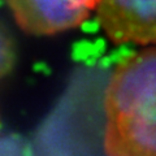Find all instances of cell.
<instances>
[{
    "mask_svg": "<svg viewBox=\"0 0 156 156\" xmlns=\"http://www.w3.org/2000/svg\"><path fill=\"white\" fill-rule=\"evenodd\" d=\"M107 156H156V47L116 66L104 95Z\"/></svg>",
    "mask_w": 156,
    "mask_h": 156,
    "instance_id": "obj_1",
    "label": "cell"
},
{
    "mask_svg": "<svg viewBox=\"0 0 156 156\" xmlns=\"http://www.w3.org/2000/svg\"><path fill=\"white\" fill-rule=\"evenodd\" d=\"M17 25L33 35H53L82 25L98 0H4Z\"/></svg>",
    "mask_w": 156,
    "mask_h": 156,
    "instance_id": "obj_2",
    "label": "cell"
},
{
    "mask_svg": "<svg viewBox=\"0 0 156 156\" xmlns=\"http://www.w3.org/2000/svg\"><path fill=\"white\" fill-rule=\"evenodd\" d=\"M95 13L112 42L156 43V0H98Z\"/></svg>",
    "mask_w": 156,
    "mask_h": 156,
    "instance_id": "obj_3",
    "label": "cell"
},
{
    "mask_svg": "<svg viewBox=\"0 0 156 156\" xmlns=\"http://www.w3.org/2000/svg\"><path fill=\"white\" fill-rule=\"evenodd\" d=\"M16 64V47L12 37L3 25H0V80L11 73Z\"/></svg>",
    "mask_w": 156,
    "mask_h": 156,
    "instance_id": "obj_4",
    "label": "cell"
}]
</instances>
